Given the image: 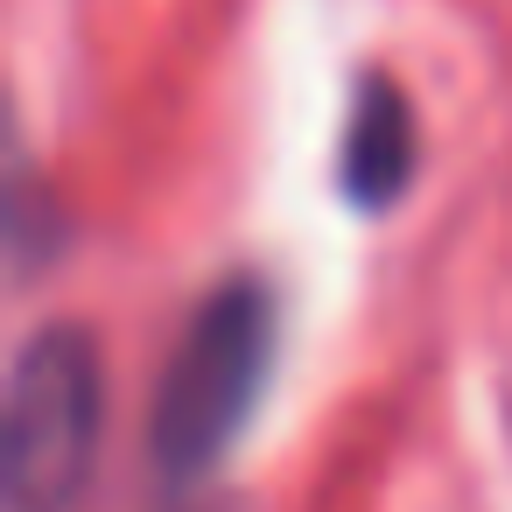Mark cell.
I'll return each instance as SVG.
<instances>
[{
    "instance_id": "obj_1",
    "label": "cell",
    "mask_w": 512,
    "mask_h": 512,
    "mask_svg": "<svg viewBox=\"0 0 512 512\" xmlns=\"http://www.w3.org/2000/svg\"><path fill=\"white\" fill-rule=\"evenodd\" d=\"M274 365V295L260 281H225L176 337L162 386H155V414H148V456L169 484H204L239 428L260 407Z\"/></svg>"
},
{
    "instance_id": "obj_2",
    "label": "cell",
    "mask_w": 512,
    "mask_h": 512,
    "mask_svg": "<svg viewBox=\"0 0 512 512\" xmlns=\"http://www.w3.org/2000/svg\"><path fill=\"white\" fill-rule=\"evenodd\" d=\"M106 428V372L85 330H36L8 372V442H0V477H8L15 512H71L92 484Z\"/></svg>"
},
{
    "instance_id": "obj_3",
    "label": "cell",
    "mask_w": 512,
    "mask_h": 512,
    "mask_svg": "<svg viewBox=\"0 0 512 512\" xmlns=\"http://www.w3.org/2000/svg\"><path fill=\"white\" fill-rule=\"evenodd\" d=\"M414 155H421V134H414V106L393 78H365L358 85V106H351V127H344V155H337V183L358 211H386L407 197V176H414Z\"/></svg>"
}]
</instances>
